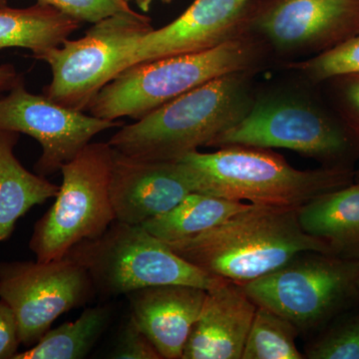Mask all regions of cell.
<instances>
[{"label": "cell", "instance_id": "obj_23", "mask_svg": "<svg viewBox=\"0 0 359 359\" xmlns=\"http://www.w3.org/2000/svg\"><path fill=\"white\" fill-rule=\"evenodd\" d=\"M311 359H359V311L339 318L306 351Z\"/></svg>", "mask_w": 359, "mask_h": 359}, {"label": "cell", "instance_id": "obj_30", "mask_svg": "<svg viewBox=\"0 0 359 359\" xmlns=\"http://www.w3.org/2000/svg\"><path fill=\"white\" fill-rule=\"evenodd\" d=\"M126 1L129 4L130 0H126ZM133 1L142 11H144V13H148L153 2L156 1V0H133ZM160 1L164 2V4H170L171 0H160Z\"/></svg>", "mask_w": 359, "mask_h": 359}, {"label": "cell", "instance_id": "obj_31", "mask_svg": "<svg viewBox=\"0 0 359 359\" xmlns=\"http://www.w3.org/2000/svg\"><path fill=\"white\" fill-rule=\"evenodd\" d=\"M115 4H117L118 7L121 9L122 11H131V7H130L128 2L126 0H112Z\"/></svg>", "mask_w": 359, "mask_h": 359}, {"label": "cell", "instance_id": "obj_28", "mask_svg": "<svg viewBox=\"0 0 359 359\" xmlns=\"http://www.w3.org/2000/svg\"><path fill=\"white\" fill-rule=\"evenodd\" d=\"M344 83V96L349 107L355 113L359 121V74L348 75Z\"/></svg>", "mask_w": 359, "mask_h": 359}, {"label": "cell", "instance_id": "obj_6", "mask_svg": "<svg viewBox=\"0 0 359 359\" xmlns=\"http://www.w3.org/2000/svg\"><path fill=\"white\" fill-rule=\"evenodd\" d=\"M114 149L89 143L61 167L55 202L34 224L29 248L39 262L65 257L74 245L102 235L114 223L110 185Z\"/></svg>", "mask_w": 359, "mask_h": 359}, {"label": "cell", "instance_id": "obj_3", "mask_svg": "<svg viewBox=\"0 0 359 359\" xmlns=\"http://www.w3.org/2000/svg\"><path fill=\"white\" fill-rule=\"evenodd\" d=\"M177 161L190 175L196 193L269 207L299 208L353 183L346 168L302 171L276 153L248 146L194 151Z\"/></svg>", "mask_w": 359, "mask_h": 359}, {"label": "cell", "instance_id": "obj_2", "mask_svg": "<svg viewBox=\"0 0 359 359\" xmlns=\"http://www.w3.org/2000/svg\"><path fill=\"white\" fill-rule=\"evenodd\" d=\"M252 102L248 71L230 73L122 127L108 143L136 159L177 161L203 146L209 147L244 117Z\"/></svg>", "mask_w": 359, "mask_h": 359}, {"label": "cell", "instance_id": "obj_7", "mask_svg": "<svg viewBox=\"0 0 359 359\" xmlns=\"http://www.w3.org/2000/svg\"><path fill=\"white\" fill-rule=\"evenodd\" d=\"M153 29L148 16L119 11L93 23L81 39L44 52L36 59L48 63L52 79L43 95L69 109H88L103 87L129 68L137 43Z\"/></svg>", "mask_w": 359, "mask_h": 359}, {"label": "cell", "instance_id": "obj_16", "mask_svg": "<svg viewBox=\"0 0 359 359\" xmlns=\"http://www.w3.org/2000/svg\"><path fill=\"white\" fill-rule=\"evenodd\" d=\"M257 309L240 283L208 290L182 359H242Z\"/></svg>", "mask_w": 359, "mask_h": 359}, {"label": "cell", "instance_id": "obj_1", "mask_svg": "<svg viewBox=\"0 0 359 359\" xmlns=\"http://www.w3.org/2000/svg\"><path fill=\"white\" fill-rule=\"evenodd\" d=\"M297 212L252 205L211 230L167 245L205 273L245 285L302 252L332 255L327 243L302 230Z\"/></svg>", "mask_w": 359, "mask_h": 359}, {"label": "cell", "instance_id": "obj_34", "mask_svg": "<svg viewBox=\"0 0 359 359\" xmlns=\"http://www.w3.org/2000/svg\"><path fill=\"white\" fill-rule=\"evenodd\" d=\"M248 1H250V0H248Z\"/></svg>", "mask_w": 359, "mask_h": 359}, {"label": "cell", "instance_id": "obj_26", "mask_svg": "<svg viewBox=\"0 0 359 359\" xmlns=\"http://www.w3.org/2000/svg\"><path fill=\"white\" fill-rule=\"evenodd\" d=\"M116 359H162L147 335L131 318L123 328L117 346L111 354Z\"/></svg>", "mask_w": 359, "mask_h": 359}, {"label": "cell", "instance_id": "obj_19", "mask_svg": "<svg viewBox=\"0 0 359 359\" xmlns=\"http://www.w3.org/2000/svg\"><path fill=\"white\" fill-rule=\"evenodd\" d=\"M82 22L54 7L35 4L27 8L0 6V50L21 47L33 57L60 46Z\"/></svg>", "mask_w": 359, "mask_h": 359}, {"label": "cell", "instance_id": "obj_15", "mask_svg": "<svg viewBox=\"0 0 359 359\" xmlns=\"http://www.w3.org/2000/svg\"><path fill=\"white\" fill-rule=\"evenodd\" d=\"M208 290L186 285L145 287L127 294L132 318L163 359H182Z\"/></svg>", "mask_w": 359, "mask_h": 359}, {"label": "cell", "instance_id": "obj_18", "mask_svg": "<svg viewBox=\"0 0 359 359\" xmlns=\"http://www.w3.org/2000/svg\"><path fill=\"white\" fill-rule=\"evenodd\" d=\"M18 139V132L0 130V242L11 237L26 212L59 192L58 185L21 165L14 154Z\"/></svg>", "mask_w": 359, "mask_h": 359}, {"label": "cell", "instance_id": "obj_24", "mask_svg": "<svg viewBox=\"0 0 359 359\" xmlns=\"http://www.w3.org/2000/svg\"><path fill=\"white\" fill-rule=\"evenodd\" d=\"M294 66L314 81L359 74V34Z\"/></svg>", "mask_w": 359, "mask_h": 359}, {"label": "cell", "instance_id": "obj_14", "mask_svg": "<svg viewBox=\"0 0 359 359\" xmlns=\"http://www.w3.org/2000/svg\"><path fill=\"white\" fill-rule=\"evenodd\" d=\"M179 161H147L114 150L110 195L116 221L142 224L176 207L195 193Z\"/></svg>", "mask_w": 359, "mask_h": 359}, {"label": "cell", "instance_id": "obj_5", "mask_svg": "<svg viewBox=\"0 0 359 359\" xmlns=\"http://www.w3.org/2000/svg\"><path fill=\"white\" fill-rule=\"evenodd\" d=\"M65 257L88 273L96 292L109 297L167 285L211 290L226 280L188 263L142 224L119 221L99 237L74 245Z\"/></svg>", "mask_w": 359, "mask_h": 359}, {"label": "cell", "instance_id": "obj_27", "mask_svg": "<svg viewBox=\"0 0 359 359\" xmlns=\"http://www.w3.org/2000/svg\"><path fill=\"white\" fill-rule=\"evenodd\" d=\"M20 344L15 314L6 302L0 299V359H13Z\"/></svg>", "mask_w": 359, "mask_h": 359}, {"label": "cell", "instance_id": "obj_13", "mask_svg": "<svg viewBox=\"0 0 359 359\" xmlns=\"http://www.w3.org/2000/svg\"><path fill=\"white\" fill-rule=\"evenodd\" d=\"M252 0H194L173 22L142 37L129 67L156 59L197 53L242 36L248 28Z\"/></svg>", "mask_w": 359, "mask_h": 359}, {"label": "cell", "instance_id": "obj_32", "mask_svg": "<svg viewBox=\"0 0 359 359\" xmlns=\"http://www.w3.org/2000/svg\"><path fill=\"white\" fill-rule=\"evenodd\" d=\"M0 6H6V0H0Z\"/></svg>", "mask_w": 359, "mask_h": 359}, {"label": "cell", "instance_id": "obj_9", "mask_svg": "<svg viewBox=\"0 0 359 359\" xmlns=\"http://www.w3.org/2000/svg\"><path fill=\"white\" fill-rule=\"evenodd\" d=\"M95 292L88 273L68 257L0 264V299L13 309L28 348L59 316L88 304Z\"/></svg>", "mask_w": 359, "mask_h": 359}, {"label": "cell", "instance_id": "obj_11", "mask_svg": "<svg viewBox=\"0 0 359 359\" xmlns=\"http://www.w3.org/2000/svg\"><path fill=\"white\" fill-rule=\"evenodd\" d=\"M121 126L80 111L63 107L44 95H35L21 81L0 98V130L18 132L35 139L42 154L35 164L40 176L60 172L96 135Z\"/></svg>", "mask_w": 359, "mask_h": 359}, {"label": "cell", "instance_id": "obj_33", "mask_svg": "<svg viewBox=\"0 0 359 359\" xmlns=\"http://www.w3.org/2000/svg\"><path fill=\"white\" fill-rule=\"evenodd\" d=\"M358 183L359 184V178H358Z\"/></svg>", "mask_w": 359, "mask_h": 359}, {"label": "cell", "instance_id": "obj_12", "mask_svg": "<svg viewBox=\"0 0 359 359\" xmlns=\"http://www.w3.org/2000/svg\"><path fill=\"white\" fill-rule=\"evenodd\" d=\"M248 27L280 53L320 54L359 34V0H264Z\"/></svg>", "mask_w": 359, "mask_h": 359}, {"label": "cell", "instance_id": "obj_29", "mask_svg": "<svg viewBox=\"0 0 359 359\" xmlns=\"http://www.w3.org/2000/svg\"><path fill=\"white\" fill-rule=\"evenodd\" d=\"M21 80L20 73L11 65L0 66V94L6 91H11Z\"/></svg>", "mask_w": 359, "mask_h": 359}, {"label": "cell", "instance_id": "obj_22", "mask_svg": "<svg viewBox=\"0 0 359 359\" xmlns=\"http://www.w3.org/2000/svg\"><path fill=\"white\" fill-rule=\"evenodd\" d=\"M297 327L264 306H257L242 359H302L295 344Z\"/></svg>", "mask_w": 359, "mask_h": 359}, {"label": "cell", "instance_id": "obj_21", "mask_svg": "<svg viewBox=\"0 0 359 359\" xmlns=\"http://www.w3.org/2000/svg\"><path fill=\"white\" fill-rule=\"evenodd\" d=\"M109 306L85 309L80 318L49 330L34 346L13 359H81L86 358L109 325Z\"/></svg>", "mask_w": 359, "mask_h": 359}, {"label": "cell", "instance_id": "obj_8", "mask_svg": "<svg viewBox=\"0 0 359 359\" xmlns=\"http://www.w3.org/2000/svg\"><path fill=\"white\" fill-rule=\"evenodd\" d=\"M243 287L257 306L287 318L297 330H311L359 297V261L302 252Z\"/></svg>", "mask_w": 359, "mask_h": 359}, {"label": "cell", "instance_id": "obj_20", "mask_svg": "<svg viewBox=\"0 0 359 359\" xmlns=\"http://www.w3.org/2000/svg\"><path fill=\"white\" fill-rule=\"evenodd\" d=\"M250 205L208 194L191 193L173 209L142 226L167 244L211 230Z\"/></svg>", "mask_w": 359, "mask_h": 359}, {"label": "cell", "instance_id": "obj_10", "mask_svg": "<svg viewBox=\"0 0 359 359\" xmlns=\"http://www.w3.org/2000/svg\"><path fill=\"white\" fill-rule=\"evenodd\" d=\"M231 145L289 149L309 157L334 159L346 154L351 140L318 108L294 99L269 98L252 102L244 117L209 147Z\"/></svg>", "mask_w": 359, "mask_h": 359}, {"label": "cell", "instance_id": "obj_25", "mask_svg": "<svg viewBox=\"0 0 359 359\" xmlns=\"http://www.w3.org/2000/svg\"><path fill=\"white\" fill-rule=\"evenodd\" d=\"M80 22L96 23L122 11L112 0H37Z\"/></svg>", "mask_w": 359, "mask_h": 359}, {"label": "cell", "instance_id": "obj_4", "mask_svg": "<svg viewBox=\"0 0 359 359\" xmlns=\"http://www.w3.org/2000/svg\"><path fill=\"white\" fill-rule=\"evenodd\" d=\"M257 53L256 44L241 36L210 50L139 63L103 87L87 110L109 121L140 119L212 79L249 70Z\"/></svg>", "mask_w": 359, "mask_h": 359}, {"label": "cell", "instance_id": "obj_17", "mask_svg": "<svg viewBox=\"0 0 359 359\" xmlns=\"http://www.w3.org/2000/svg\"><path fill=\"white\" fill-rule=\"evenodd\" d=\"M297 215L302 230L327 243L332 255L359 261L358 183L314 198Z\"/></svg>", "mask_w": 359, "mask_h": 359}]
</instances>
